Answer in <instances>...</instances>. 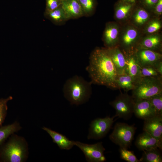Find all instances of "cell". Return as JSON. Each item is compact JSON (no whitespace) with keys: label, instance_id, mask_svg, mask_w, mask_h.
<instances>
[{"label":"cell","instance_id":"obj_14","mask_svg":"<svg viewBox=\"0 0 162 162\" xmlns=\"http://www.w3.org/2000/svg\"><path fill=\"white\" fill-rule=\"evenodd\" d=\"M134 113L138 118L143 120L155 116L149 99L135 101Z\"/></svg>","mask_w":162,"mask_h":162},{"label":"cell","instance_id":"obj_19","mask_svg":"<svg viewBox=\"0 0 162 162\" xmlns=\"http://www.w3.org/2000/svg\"><path fill=\"white\" fill-rule=\"evenodd\" d=\"M161 38L158 35L154 34L144 38L138 44L136 49H148L160 53L159 51H161Z\"/></svg>","mask_w":162,"mask_h":162},{"label":"cell","instance_id":"obj_23","mask_svg":"<svg viewBox=\"0 0 162 162\" xmlns=\"http://www.w3.org/2000/svg\"><path fill=\"white\" fill-rule=\"evenodd\" d=\"M160 150L156 148L143 151L140 160L141 162H162Z\"/></svg>","mask_w":162,"mask_h":162},{"label":"cell","instance_id":"obj_21","mask_svg":"<svg viewBox=\"0 0 162 162\" xmlns=\"http://www.w3.org/2000/svg\"><path fill=\"white\" fill-rule=\"evenodd\" d=\"M21 128L20 124L17 122L0 127V146L11 135L20 130Z\"/></svg>","mask_w":162,"mask_h":162},{"label":"cell","instance_id":"obj_29","mask_svg":"<svg viewBox=\"0 0 162 162\" xmlns=\"http://www.w3.org/2000/svg\"><path fill=\"white\" fill-rule=\"evenodd\" d=\"M13 99L12 96L0 99V127L4 122L6 117L8 110L7 103Z\"/></svg>","mask_w":162,"mask_h":162},{"label":"cell","instance_id":"obj_37","mask_svg":"<svg viewBox=\"0 0 162 162\" xmlns=\"http://www.w3.org/2000/svg\"><path fill=\"white\" fill-rule=\"evenodd\" d=\"M0 162H2L0 157Z\"/></svg>","mask_w":162,"mask_h":162},{"label":"cell","instance_id":"obj_32","mask_svg":"<svg viewBox=\"0 0 162 162\" xmlns=\"http://www.w3.org/2000/svg\"><path fill=\"white\" fill-rule=\"evenodd\" d=\"M46 8L45 12L52 11L61 5L62 0H46Z\"/></svg>","mask_w":162,"mask_h":162},{"label":"cell","instance_id":"obj_7","mask_svg":"<svg viewBox=\"0 0 162 162\" xmlns=\"http://www.w3.org/2000/svg\"><path fill=\"white\" fill-rule=\"evenodd\" d=\"M115 116L104 118H97L90 124L87 138L98 140L104 137L111 129L115 118Z\"/></svg>","mask_w":162,"mask_h":162},{"label":"cell","instance_id":"obj_12","mask_svg":"<svg viewBox=\"0 0 162 162\" xmlns=\"http://www.w3.org/2000/svg\"><path fill=\"white\" fill-rule=\"evenodd\" d=\"M113 63L118 75L125 73L126 60L124 54L119 46L104 48Z\"/></svg>","mask_w":162,"mask_h":162},{"label":"cell","instance_id":"obj_10","mask_svg":"<svg viewBox=\"0 0 162 162\" xmlns=\"http://www.w3.org/2000/svg\"><path fill=\"white\" fill-rule=\"evenodd\" d=\"M123 51L125 57V73L131 76L136 82L141 78L140 75L141 67L136 55L135 50Z\"/></svg>","mask_w":162,"mask_h":162},{"label":"cell","instance_id":"obj_28","mask_svg":"<svg viewBox=\"0 0 162 162\" xmlns=\"http://www.w3.org/2000/svg\"><path fill=\"white\" fill-rule=\"evenodd\" d=\"M141 77H162L157 71L154 66H148L141 67L140 68Z\"/></svg>","mask_w":162,"mask_h":162},{"label":"cell","instance_id":"obj_6","mask_svg":"<svg viewBox=\"0 0 162 162\" xmlns=\"http://www.w3.org/2000/svg\"><path fill=\"white\" fill-rule=\"evenodd\" d=\"M135 101L132 97L127 93H121L110 104L116 110L115 117L127 120L134 113Z\"/></svg>","mask_w":162,"mask_h":162},{"label":"cell","instance_id":"obj_9","mask_svg":"<svg viewBox=\"0 0 162 162\" xmlns=\"http://www.w3.org/2000/svg\"><path fill=\"white\" fill-rule=\"evenodd\" d=\"M135 53L141 67L152 66H155L162 61L161 53L144 49H138Z\"/></svg>","mask_w":162,"mask_h":162},{"label":"cell","instance_id":"obj_24","mask_svg":"<svg viewBox=\"0 0 162 162\" xmlns=\"http://www.w3.org/2000/svg\"><path fill=\"white\" fill-rule=\"evenodd\" d=\"M132 4L122 2L117 7L115 11V16L118 20L126 18L130 12Z\"/></svg>","mask_w":162,"mask_h":162},{"label":"cell","instance_id":"obj_13","mask_svg":"<svg viewBox=\"0 0 162 162\" xmlns=\"http://www.w3.org/2000/svg\"><path fill=\"white\" fill-rule=\"evenodd\" d=\"M135 144L138 149L142 151L156 148L161 150L162 149V143L145 131L138 135Z\"/></svg>","mask_w":162,"mask_h":162},{"label":"cell","instance_id":"obj_15","mask_svg":"<svg viewBox=\"0 0 162 162\" xmlns=\"http://www.w3.org/2000/svg\"><path fill=\"white\" fill-rule=\"evenodd\" d=\"M119 29L117 26L112 23L106 26L103 35V40L106 48L119 46L118 37Z\"/></svg>","mask_w":162,"mask_h":162},{"label":"cell","instance_id":"obj_35","mask_svg":"<svg viewBox=\"0 0 162 162\" xmlns=\"http://www.w3.org/2000/svg\"><path fill=\"white\" fill-rule=\"evenodd\" d=\"M154 67L158 72L162 76V61L158 63Z\"/></svg>","mask_w":162,"mask_h":162},{"label":"cell","instance_id":"obj_2","mask_svg":"<svg viewBox=\"0 0 162 162\" xmlns=\"http://www.w3.org/2000/svg\"><path fill=\"white\" fill-rule=\"evenodd\" d=\"M91 82L75 75L68 79L63 88L64 95L71 104L79 105L87 102L92 93Z\"/></svg>","mask_w":162,"mask_h":162},{"label":"cell","instance_id":"obj_11","mask_svg":"<svg viewBox=\"0 0 162 162\" xmlns=\"http://www.w3.org/2000/svg\"><path fill=\"white\" fill-rule=\"evenodd\" d=\"M143 130L162 143V116H154L144 120Z\"/></svg>","mask_w":162,"mask_h":162},{"label":"cell","instance_id":"obj_25","mask_svg":"<svg viewBox=\"0 0 162 162\" xmlns=\"http://www.w3.org/2000/svg\"><path fill=\"white\" fill-rule=\"evenodd\" d=\"M149 99L155 116H162V93L156 95Z\"/></svg>","mask_w":162,"mask_h":162},{"label":"cell","instance_id":"obj_4","mask_svg":"<svg viewBox=\"0 0 162 162\" xmlns=\"http://www.w3.org/2000/svg\"><path fill=\"white\" fill-rule=\"evenodd\" d=\"M162 93V77H141L132 90V96L135 101L149 99Z\"/></svg>","mask_w":162,"mask_h":162},{"label":"cell","instance_id":"obj_33","mask_svg":"<svg viewBox=\"0 0 162 162\" xmlns=\"http://www.w3.org/2000/svg\"><path fill=\"white\" fill-rule=\"evenodd\" d=\"M158 1V0H142L144 5L149 8H154Z\"/></svg>","mask_w":162,"mask_h":162},{"label":"cell","instance_id":"obj_5","mask_svg":"<svg viewBox=\"0 0 162 162\" xmlns=\"http://www.w3.org/2000/svg\"><path fill=\"white\" fill-rule=\"evenodd\" d=\"M136 129L134 124L117 123L109 136L110 139L120 148L128 149L131 145Z\"/></svg>","mask_w":162,"mask_h":162},{"label":"cell","instance_id":"obj_26","mask_svg":"<svg viewBox=\"0 0 162 162\" xmlns=\"http://www.w3.org/2000/svg\"><path fill=\"white\" fill-rule=\"evenodd\" d=\"M84 16H88L93 13L95 8V0H78Z\"/></svg>","mask_w":162,"mask_h":162},{"label":"cell","instance_id":"obj_18","mask_svg":"<svg viewBox=\"0 0 162 162\" xmlns=\"http://www.w3.org/2000/svg\"><path fill=\"white\" fill-rule=\"evenodd\" d=\"M42 129L50 136L53 142L61 149L69 150L74 146V141L70 140L66 136L51 129L44 127Z\"/></svg>","mask_w":162,"mask_h":162},{"label":"cell","instance_id":"obj_36","mask_svg":"<svg viewBox=\"0 0 162 162\" xmlns=\"http://www.w3.org/2000/svg\"><path fill=\"white\" fill-rule=\"evenodd\" d=\"M136 1V0H122V2L132 4L134 3Z\"/></svg>","mask_w":162,"mask_h":162},{"label":"cell","instance_id":"obj_17","mask_svg":"<svg viewBox=\"0 0 162 162\" xmlns=\"http://www.w3.org/2000/svg\"><path fill=\"white\" fill-rule=\"evenodd\" d=\"M138 35L137 30L134 28L130 27L126 30L123 34L121 43L123 51L128 52L136 50Z\"/></svg>","mask_w":162,"mask_h":162},{"label":"cell","instance_id":"obj_3","mask_svg":"<svg viewBox=\"0 0 162 162\" xmlns=\"http://www.w3.org/2000/svg\"><path fill=\"white\" fill-rule=\"evenodd\" d=\"M28 156V145L22 137L12 135L8 142L0 146L2 162H23Z\"/></svg>","mask_w":162,"mask_h":162},{"label":"cell","instance_id":"obj_8","mask_svg":"<svg viewBox=\"0 0 162 162\" xmlns=\"http://www.w3.org/2000/svg\"><path fill=\"white\" fill-rule=\"evenodd\" d=\"M74 146L79 148L84 153L88 162H104L106 160L104 152L105 150L102 142L89 144L80 141H74Z\"/></svg>","mask_w":162,"mask_h":162},{"label":"cell","instance_id":"obj_20","mask_svg":"<svg viewBox=\"0 0 162 162\" xmlns=\"http://www.w3.org/2000/svg\"><path fill=\"white\" fill-rule=\"evenodd\" d=\"M45 16L52 22L57 25H60L69 20L62 5L51 11L45 12Z\"/></svg>","mask_w":162,"mask_h":162},{"label":"cell","instance_id":"obj_34","mask_svg":"<svg viewBox=\"0 0 162 162\" xmlns=\"http://www.w3.org/2000/svg\"><path fill=\"white\" fill-rule=\"evenodd\" d=\"M155 13L158 15H160L162 13V0H158L154 8Z\"/></svg>","mask_w":162,"mask_h":162},{"label":"cell","instance_id":"obj_30","mask_svg":"<svg viewBox=\"0 0 162 162\" xmlns=\"http://www.w3.org/2000/svg\"><path fill=\"white\" fill-rule=\"evenodd\" d=\"M120 158L128 162H141L138 160L133 151L128 149L120 148Z\"/></svg>","mask_w":162,"mask_h":162},{"label":"cell","instance_id":"obj_31","mask_svg":"<svg viewBox=\"0 0 162 162\" xmlns=\"http://www.w3.org/2000/svg\"><path fill=\"white\" fill-rule=\"evenodd\" d=\"M161 27V22L158 20H155L148 24L147 27L146 31L148 34H153L158 31Z\"/></svg>","mask_w":162,"mask_h":162},{"label":"cell","instance_id":"obj_22","mask_svg":"<svg viewBox=\"0 0 162 162\" xmlns=\"http://www.w3.org/2000/svg\"><path fill=\"white\" fill-rule=\"evenodd\" d=\"M116 83L120 89H123L126 92L132 90L136 83L131 76L125 73L118 75L116 79Z\"/></svg>","mask_w":162,"mask_h":162},{"label":"cell","instance_id":"obj_27","mask_svg":"<svg viewBox=\"0 0 162 162\" xmlns=\"http://www.w3.org/2000/svg\"><path fill=\"white\" fill-rule=\"evenodd\" d=\"M149 17L148 13L143 9H138L134 15L135 23L138 25H142L147 21Z\"/></svg>","mask_w":162,"mask_h":162},{"label":"cell","instance_id":"obj_1","mask_svg":"<svg viewBox=\"0 0 162 162\" xmlns=\"http://www.w3.org/2000/svg\"><path fill=\"white\" fill-rule=\"evenodd\" d=\"M92 84L120 89L116 83L118 74L104 48L96 47L91 53L86 68Z\"/></svg>","mask_w":162,"mask_h":162},{"label":"cell","instance_id":"obj_16","mask_svg":"<svg viewBox=\"0 0 162 162\" xmlns=\"http://www.w3.org/2000/svg\"><path fill=\"white\" fill-rule=\"evenodd\" d=\"M61 5L69 20L84 16L78 0H62Z\"/></svg>","mask_w":162,"mask_h":162}]
</instances>
